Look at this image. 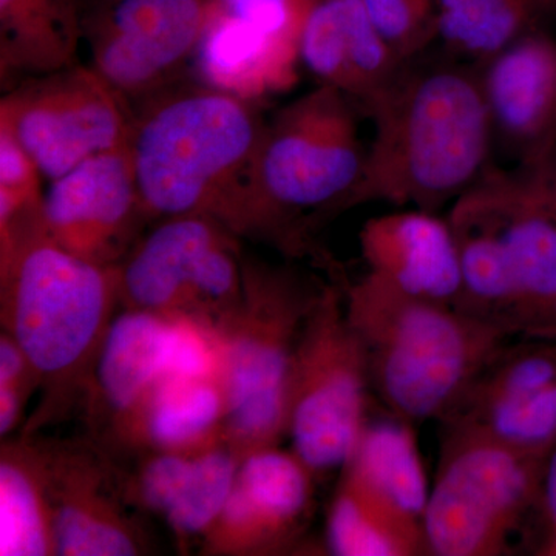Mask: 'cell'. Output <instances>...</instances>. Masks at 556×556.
<instances>
[{"label": "cell", "instance_id": "ffe728a7", "mask_svg": "<svg viewBox=\"0 0 556 556\" xmlns=\"http://www.w3.org/2000/svg\"><path fill=\"white\" fill-rule=\"evenodd\" d=\"M358 243L369 273L413 298L456 308L459 248L448 219L422 208L380 215L365 223Z\"/></svg>", "mask_w": 556, "mask_h": 556}, {"label": "cell", "instance_id": "e575fe53", "mask_svg": "<svg viewBox=\"0 0 556 556\" xmlns=\"http://www.w3.org/2000/svg\"><path fill=\"white\" fill-rule=\"evenodd\" d=\"M83 2L84 5H87V9H91V7L105 5V3L118 2V0H83Z\"/></svg>", "mask_w": 556, "mask_h": 556}, {"label": "cell", "instance_id": "603a6c76", "mask_svg": "<svg viewBox=\"0 0 556 556\" xmlns=\"http://www.w3.org/2000/svg\"><path fill=\"white\" fill-rule=\"evenodd\" d=\"M342 471L387 514L426 540L424 519L431 485L412 422L393 416L367 424Z\"/></svg>", "mask_w": 556, "mask_h": 556}, {"label": "cell", "instance_id": "9a60e30c", "mask_svg": "<svg viewBox=\"0 0 556 556\" xmlns=\"http://www.w3.org/2000/svg\"><path fill=\"white\" fill-rule=\"evenodd\" d=\"M493 139L519 167H535L556 153V39L546 30L522 36L478 62Z\"/></svg>", "mask_w": 556, "mask_h": 556}, {"label": "cell", "instance_id": "8992f818", "mask_svg": "<svg viewBox=\"0 0 556 556\" xmlns=\"http://www.w3.org/2000/svg\"><path fill=\"white\" fill-rule=\"evenodd\" d=\"M324 287L298 269L244 254L239 302L215 324L225 441L240 459L287 437L295 348Z\"/></svg>", "mask_w": 556, "mask_h": 556}, {"label": "cell", "instance_id": "7c38bea8", "mask_svg": "<svg viewBox=\"0 0 556 556\" xmlns=\"http://www.w3.org/2000/svg\"><path fill=\"white\" fill-rule=\"evenodd\" d=\"M47 232L65 251L116 268L153 225L139 193L129 150L79 164L50 182L43 197Z\"/></svg>", "mask_w": 556, "mask_h": 556}, {"label": "cell", "instance_id": "d6a6232c", "mask_svg": "<svg viewBox=\"0 0 556 556\" xmlns=\"http://www.w3.org/2000/svg\"><path fill=\"white\" fill-rule=\"evenodd\" d=\"M540 517L544 526V536L556 533V445L548 453L544 464Z\"/></svg>", "mask_w": 556, "mask_h": 556}, {"label": "cell", "instance_id": "e0dca14e", "mask_svg": "<svg viewBox=\"0 0 556 556\" xmlns=\"http://www.w3.org/2000/svg\"><path fill=\"white\" fill-rule=\"evenodd\" d=\"M240 456L219 442L195 453L144 452L121 473L129 504L164 519L178 541L206 535L228 503Z\"/></svg>", "mask_w": 556, "mask_h": 556}, {"label": "cell", "instance_id": "f1b7e54d", "mask_svg": "<svg viewBox=\"0 0 556 556\" xmlns=\"http://www.w3.org/2000/svg\"><path fill=\"white\" fill-rule=\"evenodd\" d=\"M475 428L519 452L547 457L556 445V382L445 420Z\"/></svg>", "mask_w": 556, "mask_h": 556}, {"label": "cell", "instance_id": "7402d4cb", "mask_svg": "<svg viewBox=\"0 0 556 556\" xmlns=\"http://www.w3.org/2000/svg\"><path fill=\"white\" fill-rule=\"evenodd\" d=\"M299 62V50L225 13L215 0L192 70L201 83L260 101L294 86Z\"/></svg>", "mask_w": 556, "mask_h": 556}, {"label": "cell", "instance_id": "4316f807", "mask_svg": "<svg viewBox=\"0 0 556 556\" xmlns=\"http://www.w3.org/2000/svg\"><path fill=\"white\" fill-rule=\"evenodd\" d=\"M556 16V0H437L438 38L478 62Z\"/></svg>", "mask_w": 556, "mask_h": 556}, {"label": "cell", "instance_id": "d4e9b609", "mask_svg": "<svg viewBox=\"0 0 556 556\" xmlns=\"http://www.w3.org/2000/svg\"><path fill=\"white\" fill-rule=\"evenodd\" d=\"M80 39L79 0H0L3 93L35 76L78 64Z\"/></svg>", "mask_w": 556, "mask_h": 556}, {"label": "cell", "instance_id": "f546056e", "mask_svg": "<svg viewBox=\"0 0 556 556\" xmlns=\"http://www.w3.org/2000/svg\"><path fill=\"white\" fill-rule=\"evenodd\" d=\"M372 24L402 61L415 60L437 33V0H364Z\"/></svg>", "mask_w": 556, "mask_h": 556}, {"label": "cell", "instance_id": "52a82bcc", "mask_svg": "<svg viewBox=\"0 0 556 556\" xmlns=\"http://www.w3.org/2000/svg\"><path fill=\"white\" fill-rule=\"evenodd\" d=\"M544 464L475 428L447 426L424 519L427 554H508L540 514Z\"/></svg>", "mask_w": 556, "mask_h": 556}, {"label": "cell", "instance_id": "ba28073f", "mask_svg": "<svg viewBox=\"0 0 556 556\" xmlns=\"http://www.w3.org/2000/svg\"><path fill=\"white\" fill-rule=\"evenodd\" d=\"M367 353L351 325L343 287L325 285L295 348L289 388L292 452L325 477L346 466L367 427Z\"/></svg>", "mask_w": 556, "mask_h": 556}, {"label": "cell", "instance_id": "277c9868", "mask_svg": "<svg viewBox=\"0 0 556 556\" xmlns=\"http://www.w3.org/2000/svg\"><path fill=\"white\" fill-rule=\"evenodd\" d=\"M358 113L343 91L320 84L266 121L244 188L239 237L291 255L308 252L311 225L343 212L364 172Z\"/></svg>", "mask_w": 556, "mask_h": 556}, {"label": "cell", "instance_id": "44dd1931", "mask_svg": "<svg viewBox=\"0 0 556 556\" xmlns=\"http://www.w3.org/2000/svg\"><path fill=\"white\" fill-rule=\"evenodd\" d=\"M448 222L459 248L460 295L456 308L510 338L527 339L525 311L506 243L475 188L455 201Z\"/></svg>", "mask_w": 556, "mask_h": 556}, {"label": "cell", "instance_id": "3957f363", "mask_svg": "<svg viewBox=\"0 0 556 556\" xmlns=\"http://www.w3.org/2000/svg\"><path fill=\"white\" fill-rule=\"evenodd\" d=\"M343 295L372 390L388 412L412 424L452 415L514 339L455 306L405 294L369 270L343 285Z\"/></svg>", "mask_w": 556, "mask_h": 556}, {"label": "cell", "instance_id": "484cf974", "mask_svg": "<svg viewBox=\"0 0 556 556\" xmlns=\"http://www.w3.org/2000/svg\"><path fill=\"white\" fill-rule=\"evenodd\" d=\"M0 555H54L53 514L38 442H3L0 453Z\"/></svg>", "mask_w": 556, "mask_h": 556}, {"label": "cell", "instance_id": "9c48e42d", "mask_svg": "<svg viewBox=\"0 0 556 556\" xmlns=\"http://www.w3.org/2000/svg\"><path fill=\"white\" fill-rule=\"evenodd\" d=\"M240 239L211 215L159 219L118 266L121 303L217 324L243 289Z\"/></svg>", "mask_w": 556, "mask_h": 556}, {"label": "cell", "instance_id": "5b68a950", "mask_svg": "<svg viewBox=\"0 0 556 556\" xmlns=\"http://www.w3.org/2000/svg\"><path fill=\"white\" fill-rule=\"evenodd\" d=\"M2 331L24 351L46 401L38 426L84 391L121 303L118 266L65 251L47 229L0 251Z\"/></svg>", "mask_w": 556, "mask_h": 556}, {"label": "cell", "instance_id": "6da1fadb", "mask_svg": "<svg viewBox=\"0 0 556 556\" xmlns=\"http://www.w3.org/2000/svg\"><path fill=\"white\" fill-rule=\"evenodd\" d=\"M415 61L365 110L375 138L343 211L378 201L437 212L489 170L493 129L477 64Z\"/></svg>", "mask_w": 556, "mask_h": 556}, {"label": "cell", "instance_id": "1f68e13d", "mask_svg": "<svg viewBox=\"0 0 556 556\" xmlns=\"http://www.w3.org/2000/svg\"><path fill=\"white\" fill-rule=\"evenodd\" d=\"M517 172L527 193L556 222V153L535 167H519Z\"/></svg>", "mask_w": 556, "mask_h": 556}, {"label": "cell", "instance_id": "4fadbf2b", "mask_svg": "<svg viewBox=\"0 0 556 556\" xmlns=\"http://www.w3.org/2000/svg\"><path fill=\"white\" fill-rule=\"evenodd\" d=\"M38 445L53 514L54 555L148 554L141 527L127 514L118 468L100 445Z\"/></svg>", "mask_w": 556, "mask_h": 556}, {"label": "cell", "instance_id": "ac0fdd59", "mask_svg": "<svg viewBox=\"0 0 556 556\" xmlns=\"http://www.w3.org/2000/svg\"><path fill=\"white\" fill-rule=\"evenodd\" d=\"M300 62L361 113L401 75L404 62L369 17L364 0H313L300 38Z\"/></svg>", "mask_w": 556, "mask_h": 556}, {"label": "cell", "instance_id": "30bf717a", "mask_svg": "<svg viewBox=\"0 0 556 556\" xmlns=\"http://www.w3.org/2000/svg\"><path fill=\"white\" fill-rule=\"evenodd\" d=\"M134 110L91 65L35 76L5 91L0 126L51 182L87 160L126 148Z\"/></svg>", "mask_w": 556, "mask_h": 556}, {"label": "cell", "instance_id": "d6986e66", "mask_svg": "<svg viewBox=\"0 0 556 556\" xmlns=\"http://www.w3.org/2000/svg\"><path fill=\"white\" fill-rule=\"evenodd\" d=\"M475 190L506 243L527 339L556 342V222L527 193L518 172L486 170Z\"/></svg>", "mask_w": 556, "mask_h": 556}, {"label": "cell", "instance_id": "2e32d148", "mask_svg": "<svg viewBox=\"0 0 556 556\" xmlns=\"http://www.w3.org/2000/svg\"><path fill=\"white\" fill-rule=\"evenodd\" d=\"M169 327L166 314L124 308L105 332L84 393L91 426L113 447H123L138 409L166 378Z\"/></svg>", "mask_w": 556, "mask_h": 556}, {"label": "cell", "instance_id": "83f0119b", "mask_svg": "<svg viewBox=\"0 0 556 556\" xmlns=\"http://www.w3.org/2000/svg\"><path fill=\"white\" fill-rule=\"evenodd\" d=\"M325 538L329 554L338 556L427 554L424 536L387 514L346 471L329 506Z\"/></svg>", "mask_w": 556, "mask_h": 556}, {"label": "cell", "instance_id": "5bb4252c", "mask_svg": "<svg viewBox=\"0 0 556 556\" xmlns=\"http://www.w3.org/2000/svg\"><path fill=\"white\" fill-rule=\"evenodd\" d=\"M317 478L280 445L241 457L222 514L203 536L207 555H269L291 547L314 510Z\"/></svg>", "mask_w": 556, "mask_h": 556}, {"label": "cell", "instance_id": "7a4b0ae2", "mask_svg": "<svg viewBox=\"0 0 556 556\" xmlns=\"http://www.w3.org/2000/svg\"><path fill=\"white\" fill-rule=\"evenodd\" d=\"M258 102L193 79L131 109L127 150L153 223L211 215L237 233L266 124Z\"/></svg>", "mask_w": 556, "mask_h": 556}, {"label": "cell", "instance_id": "4dcf8cb0", "mask_svg": "<svg viewBox=\"0 0 556 556\" xmlns=\"http://www.w3.org/2000/svg\"><path fill=\"white\" fill-rule=\"evenodd\" d=\"M39 387L38 376L16 340L0 336V437L9 438L20 426L28 397Z\"/></svg>", "mask_w": 556, "mask_h": 556}, {"label": "cell", "instance_id": "cb8c5ba5", "mask_svg": "<svg viewBox=\"0 0 556 556\" xmlns=\"http://www.w3.org/2000/svg\"><path fill=\"white\" fill-rule=\"evenodd\" d=\"M226 401L217 379L166 376L129 428L123 448L195 453L225 441Z\"/></svg>", "mask_w": 556, "mask_h": 556}, {"label": "cell", "instance_id": "836d02e7", "mask_svg": "<svg viewBox=\"0 0 556 556\" xmlns=\"http://www.w3.org/2000/svg\"><path fill=\"white\" fill-rule=\"evenodd\" d=\"M538 555L556 556V533L546 535L538 547Z\"/></svg>", "mask_w": 556, "mask_h": 556}, {"label": "cell", "instance_id": "8fae6325", "mask_svg": "<svg viewBox=\"0 0 556 556\" xmlns=\"http://www.w3.org/2000/svg\"><path fill=\"white\" fill-rule=\"evenodd\" d=\"M215 0H118L83 13L90 65L131 109L185 80Z\"/></svg>", "mask_w": 556, "mask_h": 556}]
</instances>
